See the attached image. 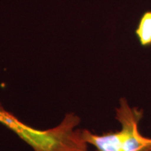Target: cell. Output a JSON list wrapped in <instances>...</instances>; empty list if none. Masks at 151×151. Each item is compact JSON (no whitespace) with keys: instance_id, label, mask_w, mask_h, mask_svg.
<instances>
[{"instance_id":"obj_2","label":"cell","mask_w":151,"mask_h":151,"mask_svg":"<svg viewBox=\"0 0 151 151\" xmlns=\"http://www.w3.org/2000/svg\"><path fill=\"white\" fill-rule=\"evenodd\" d=\"M143 111L130 108L125 98L120 99V106L116 109V119L122 128L116 132H108L102 135L82 130L83 138L97 151H151V138L141 134L139 124Z\"/></svg>"},{"instance_id":"obj_1","label":"cell","mask_w":151,"mask_h":151,"mask_svg":"<svg viewBox=\"0 0 151 151\" xmlns=\"http://www.w3.org/2000/svg\"><path fill=\"white\" fill-rule=\"evenodd\" d=\"M80 122L75 113H67L58 126L39 130L23 124L10 113L3 124L31 146L34 151H88L82 130H75Z\"/></svg>"},{"instance_id":"obj_4","label":"cell","mask_w":151,"mask_h":151,"mask_svg":"<svg viewBox=\"0 0 151 151\" xmlns=\"http://www.w3.org/2000/svg\"><path fill=\"white\" fill-rule=\"evenodd\" d=\"M9 113L6 112L5 110L2 108V106L0 105V123L4 124V122L5 121V119L9 116Z\"/></svg>"},{"instance_id":"obj_3","label":"cell","mask_w":151,"mask_h":151,"mask_svg":"<svg viewBox=\"0 0 151 151\" xmlns=\"http://www.w3.org/2000/svg\"><path fill=\"white\" fill-rule=\"evenodd\" d=\"M135 35L142 46L151 45V11H146L141 16Z\"/></svg>"}]
</instances>
